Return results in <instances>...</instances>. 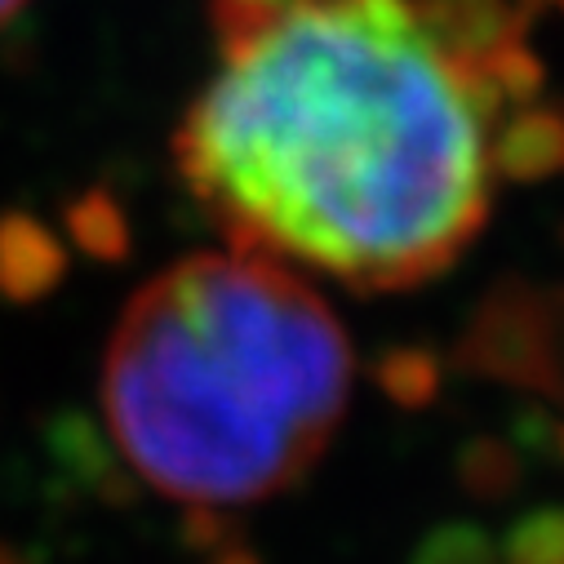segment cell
<instances>
[{
    "instance_id": "obj_1",
    "label": "cell",
    "mask_w": 564,
    "mask_h": 564,
    "mask_svg": "<svg viewBox=\"0 0 564 564\" xmlns=\"http://www.w3.org/2000/svg\"><path fill=\"white\" fill-rule=\"evenodd\" d=\"M214 28L174 161L231 249L356 290L458 262L538 89L507 0H214Z\"/></svg>"
},
{
    "instance_id": "obj_2",
    "label": "cell",
    "mask_w": 564,
    "mask_h": 564,
    "mask_svg": "<svg viewBox=\"0 0 564 564\" xmlns=\"http://www.w3.org/2000/svg\"><path fill=\"white\" fill-rule=\"evenodd\" d=\"M351 400L329 303L267 253H192L120 312L102 360L116 449L187 507H249L299 485Z\"/></svg>"
},
{
    "instance_id": "obj_3",
    "label": "cell",
    "mask_w": 564,
    "mask_h": 564,
    "mask_svg": "<svg viewBox=\"0 0 564 564\" xmlns=\"http://www.w3.org/2000/svg\"><path fill=\"white\" fill-rule=\"evenodd\" d=\"M502 564H564V507L520 516L502 542Z\"/></svg>"
},
{
    "instance_id": "obj_4",
    "label": "cell",
    "mask_w": 564,
    "mask_h": 564,
    "mask_svg": "<svg viewBox=\"0 0 564 564\" xmlns=\"http://www.w3.org/2000/svg\"><path fill=\"white\" fill-rule=\"evenodd\" d=\"M409 564H502V551L494 546V538L480 524L454 520L432 529L417 542V551L409 555Z\"/></svg>"
},
{
    "instance_id": "obj_5",
    "label": "cell",
    "mask_w": 564,
    "mask_h": 564,
    "mask_svg": "<svg viewBox=\"0 0 564 564\" xmlns=\"http://www.w3.org/2000/svg\"><path fill=\"white\" fill-rule=\"evenodd\" d=\"M458 476H463V485H467L476 498H502V494L516 489L520 467H516V458H511L502 445L480 441V445H471V449L463 454Z\"/></svg>"
},
{
    "instance_id": "obj_6",
    "label": "cell",
    "mask_w": 564,
    "mask_h": 564,
    "mask_svg": "<svg viewBox=\"0 0 564 564\" xmlns=\"http://www.w3.org/2000/svg\"><path fill=\"white\" fill-rule=\"evenodd\" d=\"M378 378H382L387 395L395 404H409V409L413 404H427L436 395V382H441V373H436V365L427 356H391Z\"/></svg>"
},
{
    "instance_id": "obj_7",
    "label": "cell",
    "mask_w": 564,
    "mask_h": 564,
    "mask_svg": "<svg viewBox=\"0 0 564 564\" xmlns=\"http://www.w3.org/2000/svg\"><path fill=\"white\" fill-rule=\"evenodd\" d=\"M227 538H231V529H227L223 507H187V516H183L187 551H218V546H227Z\"/></svg>"
},
{
    "instance_id": "obj_8",
    "label": "cell",
    "mask_w": 564,
    "mask_h": 564,
    "mask_svg": "<svg viewBox=\"0 0 564 564\" xmlns=\"http://www.w3.org/2000/svg\"><path fill=\"white\" fill-rule=\"evenodd\" d=\"M209 564H262V560H258V551H249L245 542H227V546H218V555H214Z\"/></svg>"
},
{
    "instance_id": "obj_9",
    "label": "cell",
    "mask_w": 564,
    "mask_h": 564,
    "mask_svg": "<svg viewBox=\"0 0 564 564\" xmlns=\"http://www.w3.org/2000/svg\"><path fill=\"white\" fill-rule=\"evenodd\" d=\"M23 10V0H0V23H10Z\"/></svg>"
},
{
    "instance_id": "obj_10",
    "label": "cell",
    "mask_w": 564,
    "mask_h": 564,
    "mask_svg": "<svg viewBox=\"0 0 564 564\" xmlns=\"http://www.w3.org/2000/svg\"><path fill=\"white\" fill-rule=\"evenodd\" d=\"M0 564H23L19 555H10V551H0Z\"/></svg>"
}]
</instances>
